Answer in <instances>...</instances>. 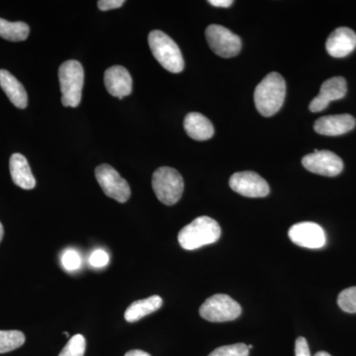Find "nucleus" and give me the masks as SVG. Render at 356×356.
Returning <instances> with one entry per match:
<instances>
[{"label":"nucleus","instance_id":"obj_1","mask_svg":"<svg viewBox=\"0 0 356 356\" xmlns=\"http://www.w3.org/2000/svg\"><path fill=\"white\" fill-rule=\"evenodd\" d=\"M286 83L278 72H271L259 83L254 91V103L257 111L264 117L277 113L284 103Z\"/></svg>","mask_w":356,"mask_h":356},{"label":"nucleus","instance_id":"obj_2","mask_svg":"<svg viewBox=\"0 0 356 356\" xmlns=\"http://www.w3.org/2000/svg\"><path fill=\"white\" fill-rule=\"evenodd\" d=\"M221 227L212 218H196L178 234V242L186 250H197L216 243L221 236Z\"/></svg>","mask_w":356,"mask_h":356},{"label":"nucleus","instance_id":"obj_3","mask_svg":"<svg viewBox=\"0 0 356 356\" xmlns=\"http://www.w3.org/2000/svg\"><path fill=\"white\" fill-rule=\"evenodd\" d=\"M149 46L154 57L161 67L173 74H179L184 69V60L179 47L170 36L154 30L149 34Z\"/></svg>","mask_w":356,"mask_h":356},{"label":"nucleus","instance_id":"obj_4","mask_svg":"<svg viewBox=\"0 0 356 356\" xmlns=\"http://www.w3.org/2000/svg\"><path fill=\"white\" fill-rule=\"evenodd\" d=\"M62 103L65 107H77L81 104L84 83L83 65L77 60L65 62L58 69Z\"/></svg>","mask_w":356,"mask_h":356},{"label":"nucleus","instance_id":"obj_5","mask_svg":"<svg viewBox=\"0 0 356 356\" xmlns=\"http://www.w3.org/2000/svg\"><path fill=\"white\" fill-rule=\"evenodd\" d=\"M152 184L156 197L168 206L177 204L184 193V178L177 170L168 166L159 168L154 172Z\"/></svg>","mask_w":356,"mask_h":356},{"label":"nucleus","instance_id":"obj_6","mask_svg":"<svg viewBox=\"0 0 356 356\" xmlns=\"http://www.w3.org/2000/svg\"><path fill=\"white\" fill-rule=\"evenodd\" d=\"M204 320L213 323L229 322L240 317L242 307L228 295L216 294L206 300L199 309Z\"/></svg>","mask_w":356,"mask_h":356},{"label":"nucleus","instance_id":"obj_7","mask_svg":"<svg viewBox=\"0 0 356 356\" xmlns=\"http://www.w3.org/2000/svg\"><path fill=\"white\" fill-rule=\"evenodd\" d=\"M205 35L211 50L220 57H236L242 50V40L224 26H208Z\"/></svg>","mask_w":356,"mask_h":356},{"label":"nucleus","instance_id":"obj_8","mask_svg":"<svg viewBox=\"0 0 356 356\" xmlns=\"http://www.w3.org/2000/svg\"><path fill=\"white\" fill-rule=\"evenodd\" d=\"M95 177L102 191L108 197L120 203L127 202L131 196L130 186L114 168L109 165L97 166Z\"/></svg>","mask_w":356,"mask_h":356},{"label":"nucleus","instance_id":"obj_9","mask_svg":"<svg viewBox=\"0 0 356 356\" xmlns=\"http://www.w3.org/2000/svg\"><path fill=\"white\" fill-rule=\"evenodd\" d=\"M302 165L309 172L324 177H334L343 172V159L330 151H317L302 159Z\"/></svg>","mask_w":356,"mask_h":356},{"label":"nucleus","instance_id":"obj_10","mask_svg":"<svg viewBox=\"0 0 356 356\" xmlns=\"http://www.w3.org/2000/svg\"><path fill=\"white\" fill-rule=\"evenodd\" d=\"M229 184L234 191L245 197H266L270 191L266 180L254 172L234 173L229 178Z\"/></svg>","mask_w":356,"mask_h":356},{"label":"nucleus","instance_id":"obj_11","mask_svg":"<svg viewBox=\"0 0 356 356\" xmlns=\"http://www.w3.org/2000/svg\"><path fill=\"white\" fill-rule=\"evenodd\" d=\"M288 236L295 245L312 250L324 248L327 242L324 229L313 222L293 225L288 232Z\"/></svg>","mask_w":356,"mask_h":356},{"label":"nucleus","instance_id":"obj_12","mask_svg":"<svg viewBox=\"0 0 356 356\" xmlns=\"http://www.w3.org/2000/svg\"><path fill=\"white\" fill-rule=\"evenodd\" d=\"M348 92L346 81L341 76L327 79L321 86L320 93L310 103L312 112H321L329 106L330 102L341 99Z\"/></svg>","mask_w":356,"mask_h":356},{"label":"nucleus","instance_id":"obj_13","mask_svg":"<svg viewBox=\"0 0 356 356\" xmlns=\"http://www.w3.org/2000/svg\"><path fill=\"white\" fill-rule=\"evenodd\" d=\"M104 83L109 95L118 97L119 99L132 93V76L122 65H114L106 70L104 74Z\"/></svg>","mask_w":356,"mask_h":356},{"label":"nucleus","instance_id":"obj_14","mask_svg":"<svg viewBox=\"0 0 356 356\" xmlns=\"http://www.w3.org/2000/svg\"><path fill=\"white\" fill-rule=\"evenodd\" d=\"M356 48V34L348 27H339L330 35L325 49L332 57L341 58L353 53Z\"/></svg>","mask_w":356,"mask_h":356},{"label":"nucleus","instance_id":"obj_15","mask_svg":"<svg viewBox=\"0 0 356 356\" xmlns=\"http://www.w3.org/2000/svg\"><path fill=\"white\" fill-rule=\"evenodd\" d=\"M356 120L350 114L330 115L318 118L314 129L320 135L339 136L355 129Z\"/></svg>","mask_w":356,"mask_h":356},{"label":"nucleus","instance_id":"obj_16","mask_svg":"<svg viewBox=\"0 0 356 356\" xmlns=\"http://www.w3.org/2000/svg\"><path fill=\"white\" fill-rule=\"evenodd\" d=\"M9 168L14 184L25 191H31L36 186V179L31 172L27 159L23 154H13L9 161Z\"/></svg>","mask_w":356,"mask_h":356},{"label":"nucleus","instance_id":"obj_17","mask_svg":"<svg viewBox=\"0 0 356 356\" xmlns=\"http://www.w3.org/2000/svg\"><path fill=\"white\" fill-rule=\"evenodd\" d=\"M0 88L14 106L20 109L27 107L28 95L24 86L8 70H0Z\"/></svg>","mask_w":356,"mask_h":356},{"label":"nucleus","instance_id":"obj_18","mask_svg":"<svg viewBox=\"0 0 356 356\" xmlns=\"http://www.w3.org/2000/svg\"><path fill=\"white\" fill-rule=\"evenodd\" d=\"M184 126L187 135L195 140H209L214 136L215 130L212 122L197 112L187 114Z\"/></svg>","mask_w":356,"mask_h":356},{"label":"nucleus","instance_id":"obj_19","mask_svg":"<svg viewBox=\"0 0 356 356\" xmlns=\"http://www.w3.org/2000/svg\"><path fill=\"white\" fill-rule=\"evenodd\" d=\"M163 306V299L158 295L149 297V298L138 300L128 307L124 318L129 323H135L149 314L158 311Z\"/></svg>","mask_w":356,"mask_h":356},{"label":"nucleus","instance_id":"obj_20","mask_svg":"<svg viewBox=\"0 0 356 356\" xmlns=\"http://www.w3.org/2000/svg\"><path fill=\"white\" fill-rule=\"evenodd\" d=\"M30 27L24 22H9L0 18V37L13 42L25 41L29 36Z\"/></svg>","mask_w":356,"mask_h":356},{"label":"nucleus","instance_id":"obj_21","mask_svg":"<svg viewBox=\"0 0 356 356\" xmlns=\"http://www.w3.org/2000/svg\"><path fill=\"white\" fill-rule=\"evenodd\" d=\"M25 343V336L20 331H0V353L17 350Z\"/></svg>","mask_w":356,"mask_h":356},{"label":"nucleus","instance_id":"obj_22","mask_svg":"<svg viewBox=\"0 0 356 356\" xmlns=\"http://www.w3.org/2000/svg\"><path fill=\"white\" fill-rule=\"evenodd\" d=\"M86 350V341L83 334L70 337L58 356H83Z\"/></svg>","mask_w":356,"mask_h":356},{"label":"nucleus","instance_id":"obj_23","mask_svg":"<svg viewBox=\"0 0 356 356\" xmlns=\"http://www.w3.org/2000/svg\"><path fill=\"white\" fill-rule=\"evenodd\" d=\"M337 304L346 313H356V286L348 288L339 293Z\"/></svg>","mask_w":356,"mask_h":356},{"label":"nucleus","instance_id":"obj_24","mask_svg":"<svg viewBox=\"0 0 356 356\" xmlns=\"http://www.w3.org/2000/svg\"><path fill=\"white\" fill-rule=\"evenodd\" d=\"M62 266L67 271H76L81 266V257L79 252L72 248L65 250L60 257Z\"/></svg>","mask_w":356,"mask_h":356},{"label":"nucleus","instance_id":"obj_25","mask_svg":"<svg viewBox=\"0 0 356 356\" xmlns=\"http://www.w3.org/2000/svg\"><path fill=\"white\" fill-rule=\"evenodd\" d=\"M250 350L245 343H235L218 348L209 356H248Z\"/></svg>","mask_w":356,"mask_h":356},{"label":"nucleus","instance_id":"obj_26","mask_svg":"<svg viewBox=\"0 0 356 356\" xmlns=\"http://www.w3.org/2000/svg\"><path fill=\"white\" fill-rule=\"evenodd\" d=\"M89 264L95 268H102L109 264V254L104 250H95L89 257Z\"/></svg>","mask_w":356,"mask_h":356},{"label":"nucleus","instance_id":"obj_27","mask_svg":"<svg viewBox=\"0 0 356 356\" xmlns=\"http://www.w3.org/2000/svg\"><path fill=\"white\" fill-rule=\"evenodd\" d=\"M295 356H311L310 348L305 337H300L295 343Z\"/></svg>","mask_w":356,"mask_h":356},{"label":"nucleus","instance_id":"obj_28","mask_svg":"<svg viewBox=\"0 0 356 356\" xmlns=\"http://www.w3.org/2000/svg\"><path fill=\"white\" fill-rule=\"evenodd\" d=\"M124 3H125L124 0H100L97 2V6L100 10L108 11L119 8V7L123 6Z\"/></svg>","mask_w":356,"mask_h":356},{"label":"nucleus","instance_id":"obj_29","mask_svg":"<svg viewBox=\"0 0 356 356\" xmlns=\"http://www.w3.org/2000/svg\"><path fill=\"white\" fill-rule=\"evenodd\" d=\"M208 2L213 6L222 7V8H227L234 3L233 0H209Z\"/></svg>","mask_w":356,"mask_h":356},{"label":"nucleus","instance_id":"obj_30","mask_svg":"<svg viewBox=\"0 0 356 356\" xmlns=\"http://www.w3.org/2000/svg\"><path fill=\"white\" fill-rule=\"evenodd\" d=\"M125 356H151L149 353H146V351H143L140 350H134L128 351L126 353Z\"/></svg>","mask_w":356,"mask_h":356},{"label":"nucleus","instance_id":"obj_31","mask_svg":"<svg viewBox=\"0 0 356 356\" xmlns=\"http://www.w3.org/2000/svg\"><path fill=\"white\" fill-rule=\"evenodd\" d=\"M3 236H4L3 226H2L1 222H0V243H1L2 238H3Z\"/></svg>","mask_w":356,"mask_h":356},{"label":"nucleus","instance_id":"obj_32","mask_svg":"<svg viewBox=\"0 0 356 356\" xmlns=\"http://www.w3.org/2000/svg\"><path fill=\"white\" fill-rule=\"evenodd\" d=\"M315 356H332L330 353H325V351H318V353H316Z\"/></svg>","mask_w":356,"mask_h":356},{"label":"nucleus","instance_id":"obj_33","mask_svg":"<svg viewBox=\"0 0 356 356\" xmlns=\"http://www.w3.org/2000/svg\"><path fill=\"white\" fill-rule=\"evenodd\" d=\"M248 350H252V344H250V346H248Z\"/></svg>","mask_w":356,"mask_h":356}]
</instances>
